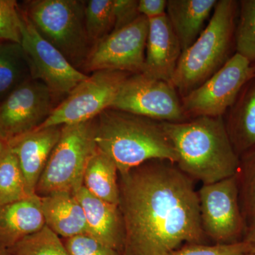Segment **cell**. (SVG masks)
Wrapping results in <instances>:
<instances>
[{
    "mask_svg": "<svg viewBox=\"0 0 255 255\" xmlns=\"http://www.w3.org/2000/svg\"><path fill=\"white\" fill-rule=\"evenodd\" d=\"M119 207L127 255H169L204 244L194 181L167 160H150L120 176Z\"/></svg>",
    "mask_w": 255,
    "mask_h": 255,
    "instance_id": "6da1fadb",
    "label": "cell"
},
{
    "mask_svg": "<svg viewBox=\"0 0 255 255\" xmlns=\"http://www.w3.org/2000/svg\"><path fill=\"white\" fill-rule=\"evenodd\" d=\"M162 126L177 152L176 165L194 182L212 184L238 173L241 159L223 117H199Z\"/></svg>",
    "mask_w": 255,
    "mask_h": 255,
    "instance_id": "7a4b0ae2",
    "label": "cell"
},
{
    "mask_svg": "<svg viewBox=\"0 0 255 255\" xmlns=\"http://www.w3.org/2000/svg\"><path fill=\"white\" fill-rule=\"evenodd\" d=\"M97 148L117 165L119 175L150 160L177 164V155L162 122L109 108L96 118Z\"/></svg>",
    "mask_w": 255,
    "mask_h": 255,
    "instance_id": "3957f363",
    "label": "cell"
},
{
    "mask_svg": "<svg viewBox=\"0 0 255 255\" xmlns=\"http://www.w3.org/2000/svg\"><path fill=\"white\" fill-rule=\"evenodd\" d=\"M238 6L234 0L218 1L207 26L182 51L172 79L182 97L200 86L231 58Z\"/></svg>",
    "mask_w": 255,
    "mask_h": 255,
    "instance_id": "277c9868",
    "label": "cell"
},
{
    "mask_svg": "<svg viewBox=\"0 0 255 255\" xmlns=\"http://www.w3.org/2000/svg\"><path fill=\"white\" fill-rule=\"evenodd\" d=\"M22 9L40 35L82 71L92 50L85 27L86 1L31 0Z\"/></svg>",
    "mask_w": 255,
    "mask_h": 255,
    "instance_id": "5b68a950",
    "label": "cell"
},
{
    "mask_svg": "<svg viewBox=\"0 0 255 255\" xmlns=\"http://www.w3.org/2000/svg\"><path fill=\"white\" fill-rule=\"evenodd\" d=\"M95 130L96 119L62 126L59 140L37 184L36 194H75L83 186L85 168L97 148Z\"/></svg>",
    "mask_w": 255,
    "mask_h": 255,
    "instance_id": "8992f818",
    "label": "cell"
},
{
    "mask_svg": "<svg viewBox=\"0 0 255 255\" xmlns=\"http://www.w3.org/2000/svg\"><path fill=\"white\" fill-rule=\"evenodd\" d=\"M201 228L215 244L243 241L247 224L240 204L238 173L197 191Z\"/></svg>",
    "mask_w": 255,
    "mask_h": 255,
    "instance_id": "52a82bcc",
    "label": "cell"
},
{
    "mask_svg": "<svg viewBox=\"0 0 255 255\" xmlns=\"http://www.w3.org/2000/svg\"><path fill=\"white\" fill-rule=\"evenodd\" d=\"M254 76L255 65L236 53L200 86L183 96L184 113L189 119L223 117Z\"/></svg>",
    "mask_w": 255,
    "mask_h": 255,
    "instance_id": "ba28073f",
    "label": "cell"
},
{
    "mask_svg": "<svg viewBox=\"0 0 255 255\" xmlns=\"http://www.w3.org/2000/svg\"><path fill=\"white\" fill-rule=\"evenodd\" d=\"M131 74L117 70L94 72L56 106L38 128L83 123L110 108L126 79Z\"/></svg>",
    "mask_w": 255,
    "mask_h": 255,
    "instance_id": "9c48e42d",
    "label": "cell"
},
{
    "mask_svg": "<svg viewBox=\"0 0 255 255\" xmlns=\"http://www.w3.org/2000/svg\"><path fill=\"white\" fill-rule=\"evenodd\" d=\"M110 108L159 122L189 120L174 85L144 73L131 74L126 79Z\"/></svg>",
    "mask_w": 255,
    "mask_h": 255,
    "instance_id": "30bf717a",
    "label": "cell"
},
{
    "mask_svg": "<svg viewBox=\"0 0 255 255\" xmlns=\"http://www.w3.org/2000/svg\"><path fill=\"white\" fill-rule=\"evenodd\" d=\"M21 46L31 78L43 82L55 97H67L89 75L75 68L59 50L45 40L21 9Z\"/></svg>",
    "mask_w": 255,
    "mask_h": 255,
    "instance_id": "8fae6325",
    "label": "cell"
},
{
    "mask_svg": "<svg viewBox=\"0 0 255 255\" xmlns=\"http://www.w3.org/2000/svg\"><path fill=\"white\" fill-rule=\"evenodd\" d=\"M148 28V18L140 15L125 27L112 31L92 47L82 72L110 70L142 73Z\"/></svg>",
    "mask_w": 255,
    "mask_h": 255,
    "instance_id": "7c38bea8",
    "label": "cell"
},
{
    "mask_svg": "<svg viewBox=\"0 0 255 255\" xmlns=\"http://www.w3.org/2000/svg\"><path fill=\"white\" fill-rule=\"evenodd\" d=\"M56 97L31 78L0 102V137L6 142L36 130L48 119Z\"/></svg>",
    "mask_w": 255,
    "mask_h": 255,
    "instance_id": "4fadbf2b",
    "label": "cell"
},
{
    "mask_svg": "<svg viewBox=\"0 0 255 255\" xmlns=\"http://www.w3.org/2000/svg\"><path fill=\"white\" fill-rule=\"evenodd\" d=\"M143 72L148 76L172 84L182 47L167 14L148 18Z\"/></svg>",
    "mask_w": 255,
    "mask_h": 255,
    "instance_id": "5bb4252c",
    "label": "cell"
},
{
    "mask_svg": "<svg viewBox=\"0 0 255 255\" xmlns=\"http://www.w3.org/2000/svg\"><path fill=\"white\" fill-rule=\"evenodd\" d=\"M61 128L62 126L36 129L8 142L17 158L31 195L36 194L38 180L59 140Z\"/></svg>",
    "mask_w": 255,
    "mask_h": 255,
    "instance_id": "9a60e30c",
    "label": "cell"
},
{
    "mask_svg": "<svg viewBox=\"0 0 255 255\" xmlns=\"http://www.w3.org/2000/svg\"><path fill=\"white\" fill-rule=\"evenodd\" d=\"M74 195L85 213L87 234L115 251L123 248L124 224L119 205L96 197L83 186Z\"/></svg>",
    "mask_w": 255,
    "mask_h": 255,
    "instance_id": "2e32d148",
    "label": "cell"
},
{
    "mask_svg": "<svg viewBox=\"0 0 255 255\" xmlns=\"http://www.w3.org/2000/svg\"><path fill=\"white\" fill-rule=\"evenodd\" d=\"M46 226L38 194L0 207V246L8 251Z\"/></svg>",
    "mask_w": 255,
    "mask_h": 255,
    "instance_id": "e0dca14e",
    "label": "cell"
},
{
    "mask_svg": "<svg viewBox=\"0 0 255 255\" xmlns=\"http://www.w3.org/2000/svg\"><path fill=\"white\" fill-rule=\"evenodd\" d=\"M41 198L46 226L55 234L68 239L88 233L85 213L74 194L57 192Z\"/></svg>",
    "mask_w": 255,
    "mask_h": 255,
    "instance_id": "ac0fdd59",
    "label": "cell"
},
{
    "mask_svg": "<svg viewBox=\"0 0 255 255\" xmlns=\"http://www.w3.org/2000/svg\"><path fill=\"white\" fill-rule=\"evenodd\" d=\"M230 110L225 124L233 148L241 159L255 150V76L243 87Z\"/></svg>",
    "mask_w": 255,
    "mask_h": 255,
    "instance_id": "d6986e66",
    "label": "cell"
},
{
    "mask_svg": "<svg viewBox=\"0 0 255 255\" xmlns=\"http://www.w3.org/2000/svg\"><path fill=\"white\" fill-rule=\"evenodd\" d=\"M216 0H169L167 14L182 47L187 50L204 30V24L217 4Z\"/></svg>",
    "mask_w": 255,
    "mask_h": 255,
    "instance_id": "ffe728a7",
    "label": "cell"
},
{
    "mask_svg": "<svg viewBox=\"0 0 255 255\" xmlns=\"http://www.w3.org/2000/svg\"><path fill=\"white\" fill-rule=\"evenodd\" d=\"M83 187L92 195L119 205V171L113 160L100 149L89 160L83 177Z\"/></svg>",
    "mask_w": 255,
    "mask_h": 255,
    "instance_id": "44dd1931",
    "label": "cell"
},
{
    "mask_svg": "<svg viewBox=\"0 0 255 255\" xmlns=\"http://www.w3.org/2000/svg\"><path fill=\"white\" fill-rule=\"evenodd\" d=\"M31 78L21 44L0 41V102Z\"/></svg>",
    "mask_w": 255,
    "mask_h": 255,
    "instance_id": "7402d4cb",
    "label": "cell"
},
{
    "mask_svg": "<svg viewBox=\"0 0 255 255\" xmlns=\"http://www.w3.org/2000/svg\"><path fill=\"white\" fill-rule=\"evenodd\" d=\"M30 196L17 158L8 145L0 159V207Z\"/></svg>",
    "mask_w": 255,
    "mask_h": 255,
    "instance_id": "603a6c76",
    "label": "cell"
},
{
    "mask_svg": "<svg viewBox=\"0 0 255 255\" xmlns=\"http://www.w3.org/2000/svg\"><path fill=\"white\" fill-rule=\"evenodd\" d=\"M85 18L87 36L94 46L114 31V0L86 1Z\"/></svg>",
    "mask_w": 255,
    "mask_h": 255,
    "instance_id": "cb8c5ba5",
    "label": "cell"
},
{
    "mask_svg": "<svg viewBox=\"0 0 255 255\" xmlns=\"http://www.w3.org/2000/svg\"><path fill=\"white\" fill-rule=\"evenodd\" d=\"M9 251L13 255H71L59 236L46 226L23 238Z\"/></svg>",
    "mask_w": 255,
    "mask_h": 255,
    "instance_id": "d4e9b609",
    "label": "cell"
},
{
    "mask_svg": "<svg viewBox=\"0 0 255 255\" xmlns=\"http://www.w3.org/2000/svg\"><path fill=\"white\" fill-rule=\"evenodd\" d=\"M240 6L235 32L236 53L255 65V0H243Z\"/></svg>",
    "mask_w": 255,
    "mask_h": 255,
    "instance_id": "484cf974",
    "label": "cell"
},
{
    "mask_svg": "<svg viewBox=\"0 0 255 255\" xmlns=\"http://www.w3.org/2000/svg\"><path fill=\"white\" fill-rule=\"evenodd\" d=\"M238 179L240 204L248 227L255 219V150L241 157Z\"/></svg>",
    "mask_w": 255,
    "mask_h": 255,
    "instance_id": "4316f807",
    "label": "cell"
},
{
    "mask_svg": "<svg viewBox=\"0 0 255 255\" xmlns=\"http://www.w3.org/2000/svg\"><path fill=\"white\" fill-rule=\"evenodd\" d=\"M0 41L21 44V9L15 0H0Z\"/></svg>",
    "mask_w": 255,
    "mask_h": 255,
    "instance_id": "83f0119b",
    "label": "cell"
},
{
    "mask_svg": "<svg viewBox=\"0 0 255 255\" xmlns=\"http://www.w3.org/2000/svg\"><path fill=\"white\" fill-rule=\"evenodd\" d=\"M252 253L251 246L243 241L231 244H187L169 255H245Z\"/></svg>",
    "mask_w": 255,
    "mask_h": 255,
    "instance_id": "f1b7e54d",
    "label": "cell"
},
{
    "mask_svg": "<svg viewBox=\"0 0 255 255\" xmlns=\"http://www.w3.org/2000/svg\"><path fill=\"white\" fill-rule=\"evenodd\" d=\"M65 248L71 255H118L117 251L89 234L68 238Z\"/></svg>",
    "mask_w": 255,
    "mask_h": 255,
    "instance_id": "f546056e",
    "label": "cell"
},
{
    "mask_svg": "<svg viewBox=\"0 0 255 255\" xmlns=\"http://www.w3.org/2000/svg\"><path fill=\"white\" fill-rule=\"evenodd\" d=\"M137 0H114L115 25L114 31L125 27L140 16Z\"/></svg>",
    "mask_w": 255,
    "mask_h": 255,
    "instance_id": "4dcf8cb0",
    "label": "cell"
},
{
    "mask_svg": "<svg viewBox=\"0 0 255 255\" xmlns=\"http://www.w3.org/2000/svg\"><path fill=\"white\" fill-rule=\"evenodd\" d=\"M167 1L166 0H139V13L147 18L159 17L165 14Z\"/></svg>",
    "mask_w": 255,
    "mask_h": 255,
    "instance_id": "1f68e13d",
    "label": "cell"
},
{
    "mask_svg": "<svg viewBox=\"0 0 255 255\" xmlns=\"http://www.w3.org/2000/svg\"><path fill=\"white\" fill-rule=\"evenodd\" d=\"M243 241H246L251 246L252 253L255 254V219L247 228L246 236Z\"/></svg>",
    "mask_w": 255,
    "mask_h": 255,
    "instance_id": "d6a6232c",
    "label": "cell"
},
{
    "mask_svg": "<svg viewBox=\"0 0 255 255\" xmlns=\"http://www.w3.org/2000/svg\"><path fill=\"white\" fill-rule=\"evenodd\" d=\"M8 147V143L2 137H0V159H1L2 156L4 155V152H6Z\"/></svg>",
    "mask_w": 255,
    "mask_h": 255,
    "instance_id": "836d02e7",
    "label": "cell"
},
{
    "mask_svg": "<svg viewBox=\"0 0 255 255\" xmlns=\"http://www.w3.org/2000/svg\"><path fill=\"white\" fill-rule=\"evenodd\" d=\"M0 255H11V254L7 249L0 246Z\"/></svg>",
    "mask_w": 255,
    "mask_h": 255,
    "instance_id": "e575fe53",
    "label": "cell"
},
{
    "mask_svg": "<svg viewBox=\"0 0 255 255\" xmlns=\"http://www.w3.org/2000/svg\"><path fill=\"white\" fill-rule=\"evenodd\" d=\"M245 255H255V254H254V253H248V254H246Z\"/></svg>",
    "mask_w": 255,
    "mask_h": 255,
    "instance_id": "d590c367",
    "label": "cell"
},
{
    "mask_svg": "<svg viewBox=\"0 0 255 255\" xmlns=\"http://www.w3.org/2000/svg\"><path fill=\"white\" fill-rule=\"evenodd\" d=\"M10 254H11V253H10Z\"/></svg>",
    "mask_w": 255,
    "mask_h": 255,
    "instance_id": "8d00e7d4",
    "label": "cell"
}]
</instances>
